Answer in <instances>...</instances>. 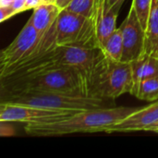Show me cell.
<instances>
[{"label":"cell","instance_id":"1","mask_svg":"<svg viewBox=\"0 0 158 158\" xmlns=\"http://www.w3.org/2000/svg\"><path fill=\"white\" fill-rule=\"evenodd\" d=\"M140 107H109L88 109L55 122L28 123L25 132L31 136H62L72 133L100 132L106 131L113 125L120 122Z\"/></svg>","mask_w":158,"mask_h":158},{"label":"cell","instance_id":"2","mask_svg":"<svg viewBox=\"0 0 158 158\" xmlns=\"http://www.w3.org/2000/svg\"><path fill=\"white\" fill-rule=\"evenodd\" d=\"M9 94L24 92H54L89 95L82 75L74 68L57 66L42 69L31 75L2 82Z\"/></svg>","mask_w":158,"mask_h":158},{"label":"cell","instance_id":"3","mask_svg":"<svg viewBox=\"0 0 158 158\" xmlns=\"http://www.w3.org/2000/svg\"><path fill=\"white\" fill-rule=\"evenodd\" d=\"M133 87L131 63L113 61L103 55L91 76L89 94L103 99H115L131 94Z\"/></svg>","mask_w":158,"mask_h":158},{"label":"cell","instance_id":"4","mask_svg":"<svg viewBox=\"0 0 158 158\" xmlns=\"http://www.w3.org/2000/svg\"><path fill=\"white\" fill-rule=\"evenodd\" d=\"M104 100L100 97L88 96L81 94L24 92L9 94L3 102L46 109L83 111L103 107Z\"/></svg>","mask_w":158,"mask_h":158},{"label":"cell","instance_id":"5","mask_svg":"<svg viewBox=\"0 0 158 158\" xmlns=\"http://www.w3.org/2000/svg\"><path fill=\"white\" fill-rule=\"evenodd\" d=\"M56 45L99 48L94 18L61 10L56 19Z\"/></svg>","mask_w":158,"mask_h":158},{"label":"cell","instance_id":"6","mask_svg":"<svg viewBox=\"0 0 158 158\" xmlns=\"http://www.w3.org/2000/svg\"><path fill=\"white\" fill-rule=\"evenodd\" d=\"M103 55L104 54L100 48L57 46L54 50L52 59L56 66L71 67L77 69L84 78L89 93L91 76Z\"/></svg>","mask_w":158,"mask_h":158},{"label":"cell","instance_id":"7","mask_svg":"<svg viewBox=\"0 0 158 158\" xmlns=\"http://www.w3.org/2000/svg\"><path fill=\"white\" fill-rule=\"evenodd\" d=\"M80 111L56 110L30 106L26 105L2 102L0 121L21 123H45L63 120Z\"/></svg>","mask_w":158,"mask_h":158},{"label":"cell","instance_id":"8","mask_svg":"<svg viewBox=\"0 0 158 158\" xmlns=\"http://www.w3.org/2000/svg\"><path fill=\"white\" fill-rule=\"evenodd\" d=\"M123 38L122 62L131 63L144 56L145 31L137 17L135 8L131 4L127 18L119 27Z\"/></svg>","mask_w":158,"mask_h":158},{"label":"cell","instance_id":"9","mask_svg":"<svg viewBox=\"0 0 158 158\" xmlns=\"http://www.w3.org/2000/svg\"><path fill=\"white\" fill-rule=\"evenodd\" d=\"M40 36L31 19L27 21L13 42L4 48L0 54V71L15 65L33 49Z\"/></svg>","mask_w":158,"mask_h":158},{"label":"cell","instance_id":"10","mask_svg":"<svg viewBox=\"0 0 158 158\" xmlns=\"http://www.w3.org/2000/svg\"><path fill=\"white\" fill-rule=\"evenodd\" d=\"M158 123V101L146 107L140 108L120 122L111 126L106 133L146 131Z\"/></svg>","mask_w":158,"mask_h":158},{"label":"cell","instance_id":"11","mask_svg":"<svg viewBox=\"0 0 158 158\" xmlns=\"http://www.w3.org/2000/svg\"><path fill=\"white\" fill-rule=\"evenodd\" d=\"M119 8L111 7L106 0H95L94 20L96 29L98 46L101 49L106 38L117 29L116 22Z\"/></svg>","mask_w":158,"mask_h":158},{"label":"cell","instance_id":"12","mask_svg":"<svg viewBox=\"0 0 158 158\" xmlns=\"http://www.w3.org/2000/svg\"><path fill=\"white\" fill-rule=\"evenodd\" d=\"M60 11V8L54 3H41L33 9V13L30 19L40 37L54 24Z\"/></svg>","mask_w":158,"mask_h":158},{"label":"cell","instance_id":"13","mask_svg":"<svg viewBox=\"0 0 158 158\" xmlns=\"http://www.w3.org/2000/svg\"><path fill=\"white\" fill-rule=\"evenodd\" d=\"M131 66L133 80L131 94L133 95L142 81L158 77V56H143L131 61Z\"/></svg>","mask_w":158,"mask_h":158},{"label":"cell","instance_id":"14","mask_svg":"<svg viewBox=\"0 0 158 158\" xmlns=\"http://www.w3.org/2000/svg\"><path fill=\"white\" fill-rule=\"evenodd\" d=\"M144 56H158V0L152 1L151 11L145 30Z\"/></svg>","mask_w":158,"mask_h":158},{"label":"cell","instance_id":"15","mask_svg":"<svg viewBox=\"0 0 158 158\" xmlns=\"http://www.w3.org/2000/svg\"><path fill=\"white\" fill-rule=\"evenodd\" d=\"M101 50L106 57L113 61H121L123 54V38L120 28H117L106 38Z\"/></svg>","mask_w":158,"mask_h":158},{"label":"cell","instance_id":"16","mask_svg":"<svg viewBox=\"0 0 158 158\" xmlns=\"http://www.w3.org/2000/svg\"><path fill=\"white\" fill-rule=\"evenodd\" d=\"M133 95L143 101L158 100V77L142 81Z\"/></svg>","mask_w":158,"mask_h":158},{"label":"cell","instance_id":"17","mask_svg":"<svg viewBox=\"0 0 158 158\" xmlns=\"http://www.w3.org/2000/svg\"><path fill=\"white\" fill-rule=\"evenodd\" d=\"M94 4L95 0H72L66 9L87 18H94Z\"/></svg>","mask_w":158,"mask_h":158},{"label":"cell","instance_id":"18","mask_svg":"<svg viewBox=\"0 0 158 158\" xmlns=\"http://www.w3.org/2000/svg\"><path fill=\"white\" fill-rule=\"evenodd\" d=\"M152 1L153 0H132L131 3L135 8L137 17L144 31L147 27V22L152 6Z\"/></svg>","mask_w":158,"mask_h":158},{"label":"cell","instance_id":"19","mask_svg":"<svg viewBox=\"0 0 158 158\" xmlns=\"http://www.w3.org/2000/svg\"><path fill=\"white\" fill-rule=\"evenodd\" d=\"M9 122L0 121V136L2 137H11L15 135L14 128L8 124Z\"/></svg>","mask_w":158,"mask_h":158},{"label":"cell","instance_id":"20","mask_svg":"<svg viewBox=\"0 0 158 158\" xmlns=\"http://www.w3.org/2000/svg\"><path fill=\"white\" fill-rule=\"evenodd\" d=\"M10 7L12 8L15 15L21 13V12H24V11H27L25 0H13L11 5H10Z\"/></svg>","mask_w":158,"mask_h":158},{"label":"cell","instance_id":"21","mask_svg":"<svg viewBox=\"0 0 158 158\" xmlns=\"http://www.w3.org/2000/svg\"><path fill=\"white\" fill-rule=\"evenodd\" d=\"M13 16H15V13L13 12L10 6H0V21L1 22H4L5 20L10 19Z\"/></svg>","mask_w":158,"mask_h":158},{"label":"cell","instance_id":"22","mask_svg":"<svg viewBox=\"0 0 158 158\" xmlns=\"http://www.w3.org/2000/svg\"><path fill=\"white\" fill-rule=\"evenodd\" d=\"M25 2H26V10L34 9L41 3H43L42 0H25Z\"/></svg>","mask_w":158,"mask_h":158},{"label":"cell","instance_id":"23","mask_svg":"<svg viewBox=\"0 0 158 158\" xmlns=\"http://www.w3.org/2000/svg\"><path fill=\"white\" fill-rule=\"evenodd\" d=\"M72 0H56L55 4L60 8V10H63V9H66L69 5L71 3Z\"/></svg>","mask_w":158,"mask_h":158},{"label":"cell","instance_id":"24","mask_svg":"<svg viewBox=\"0 0 158 158\" xmlns=\"http://www.w3.org/2000/svg\"><path fill=\"white\" fill-rule=\"evenodd\" d=\"M124 1L125 0H106V3L111 7H117V8L120 9Z\"/></svg>","mask_w":158,"mask_h":158},{"label":"cell","instance_id":"25","mask_svg":"<svg viewBox=\"0 0 158 158\" xmlns=\"http://www.w3.org/2000/svg\"><path fill=\"white\" fill-rule=\"evenodd\" d=\"M13 0H0V6H10Z\"/></svg>","mask_w":158,"mask_h":158},{"label":"cell","instance_id":"26","mask_svg":"<svg viewBox=\"0 0 158 158\" xmlns=\"http://www.w3.org/2000/svg\"><path fill=\"white\" fill-rule=\"evenodd\" d=\"M148 131H154V132H158V123L156 124H155L154 126H152L149 130H148Z\"/></svg>","mask_w":158,"mask_h":158},{"label":"cell","instance_id":"27","mask_svg":"<svg viewBox=\"0 0 158 158\" xmlns=\"http://www.w3.org/2000/svg\"><path fill=\"white\" fill-rule=\"evenodd\" d=\"M56 0H43V3H54L55 4Z\"/></svg>","mask_w":158,"mask_h":158},{"label":"cell","instance_id":"28","mask_svg":"<svg viewBox=\"0 0 158 158\" xmlns=\"http://www.w3.org/2000/svg\"><path fill=\"white\" fill-rule=\"evenodd\" d=\"M42 1H43V0H42Z\"/></svg>","mask_w":158,"mask_h":158}]
</instances>
